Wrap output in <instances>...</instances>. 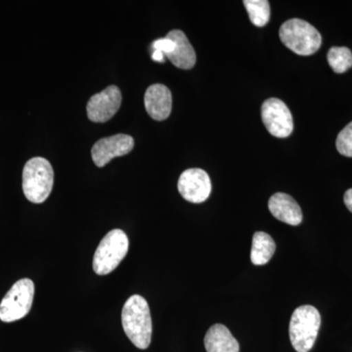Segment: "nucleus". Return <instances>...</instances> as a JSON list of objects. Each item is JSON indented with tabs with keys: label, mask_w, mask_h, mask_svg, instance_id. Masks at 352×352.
<instances>
[{
	"label": "nucleus",
	"mask_w": 352,
	"mask_h": 352,
	"mask_svg": "<svg viewBox=\"0 0 352 352\" xmlns=\"http://www.w3.org/2000/svg\"><path fill=\"white\" fill-rule=\"evenodd\" d=\"M122 323L132 344L140 349L149 347L152 340V318L149 305L143 296H131L122 307Z\"/></svg>",
	"instance_id": "1"
},
{
	"label": "nucleus",
	"mask_w": 352,
	"mask_h": 352,
	"mask_svg": "<svg viewBox=\"0 0 352 352\" xmlns=\"http://www.w3.org/2000/svg\"><path fill=\"white\" fill-rule=\"evenodd\" d=\"M54 183V170L44 157H32L23 170V191L34 204H41L50 197Z\"/></svg>",
	"instance_id": "2"
},
{
	"label": "nucleus",
	"mask_w": 352,
	"mask_h": 352,
	"mask_svg": "<svg viewBox=\"0 0 352 352\" xmlns=\"http://www.w3.org/2000/svg\"><path fill=\"white\" fill-rule=\"evenodd\" d=\"M321 326V316L312 305L296 308L289 321L292 346L298 352H308L314 347Z\"/></svg>",
	"instance_id": "3"
},
{
	"label": "nucleus",
	"mask_w": 352,
	"mask_h": 352,
	"mask_svg": "<svg viewBox=\"0 0 352 352\" xmlns=\"http://www.w3.org/2000/svg\"><path fill=\"white\" fill-rule=\"evenodd\" d=\"M279 36L289 50L300 56L314 54L321 47L320 32L305 20L286 21L280 28Z\"/></svg>",
	"instance_id": "4"
},
{
	"label": "nucleus",
	"mask_w": 352,
	"mask_h": 352,
	"mask_svg": "<svg viewBox=\"0 0 352 352\" xmlns=\"http://www.w3.org/2000/svg\"><path fill=\"white\" fill-rule=\"evenodd\" d=\"M129 241L120 229H113L101 240L94 258V270L98 275L113 272L126 258Z\"/></svg>",
	"instance_id": "5"
},
{
	"label": "nucleus",
	"mask_w": 352,
	"mask_h": 352,
	"mask_svg": "<svg viewBox=\"0 0 352 352\" xmlns=\"http://www.w3.org/2000/svg\"><path fill=\"white\" fill-rule=\"evenodd\" d=\"M34 296V284L24 278L11 287L0 303V320L11 323L29 314Z\"/></svg>",
	"instance_id": "6"
},
{
	"label": "nucleus",
	"mask_w": 352,
	"mask_h": 352,
	"mask_svg": "<svg viewBox=\"0 0 352 352\" xmlns=\"http://www.w3.org/2000/svg\"><path fill=\"white\" fill-rule=\"evenodd\" d=\"M261 118L266 129L271 135L277 138H286L294 129V120L289 108L283 101L270 98L261 106Z\"/></svg>",
	"instance_id": "7"
},
{
	"label": "nucleus",
	"mask_w": 352,
	"mask_h": 352,
	"mask_svg": "<svg viewBox=\"0 0 352 352\" xmlns=\"http://www.w3.org/2000/svg\"><path fill=\"white\" fill-rule=\"evenodd\" d=\"M178 191L190 203L200 204L207 201L212 192L210 176L201 168L183 171L178 180Z\"/></svg>",
	"instance_id": "8"
},
{
	"label": "nucleus",
	"mask_w": 352,
	"mask_h": 352,
	"mask_svg": "<svg viewBox=\"0 0 352 352\" xmlns=\"http://www.w3.org/2000/svg\"><path fill=\"white\" fill-rule=\"evenodd\" d=\"M122 99V92L116 85L94 95L87 106L88 119L94 122H108L119 111Z\"/></svg>",
	"instance_id": "9"
},
{
	"label": "nucleus",
	"mask_w": 352,
	"mask_h": 352,
	"mask_svg": "<svg viewBox=\"0 0 352 352\" xmlns=\"http://www.w3.org/2000/svg\"><path fill=\"white\" fill-rule=\"evenodd\" d=\"M134 140L126 134H116L97 141L91 150V157L98 168H103L113 157L124 156L132 151Z\"/></svg>",
	"instance_id": "10"
},
{
	"label": "nucleus",
	"mask_w": 352,
	"mask_h": 352,
	"mask_svg": "<svg viewBox=\"0 0 352 352\" xmlns=\"http://www.w3.org/2000/svg\"><path fill=\"white\" fill-rule=\"evenodd\" d=\"M145 109L152 119L164 120L170 117L173 96L166 85L157 83L147 88L144 96Z\"/></svg>",
	"instance_id": "11"
},
{
	"label": "nucleus",
	"mask_w": 352,
	"mask_h": 352,
	"mask_svg": "<svg viewBox=\"0 0 352 352\" xmlns=\"http://www.w3.org/2000/svg\"><path fill=\"white\" fill-rule=\"evenodd\" d=\"M268 208L273 217L289 226H300L302 221V212L293 197L285 193L271 196Z\"/></svg>",
	"instance_id": "12"
},
{
	"label": "nucleus",
	"mask_w": 352,
	"mask_h": 352,
	"mask_svg": "<svg viewBox=\"0 0 352 352\" xmlns=\"http://www.w3.org/2000/svg\"><path fill=\"white\" fill-rule=\"evenodd\" d=\"M166 36L170 38L175 43V50L166 57L177 68L182 69L193 68L197 61L196 52L184 32L180 30H173Z\"/></svg>",
	"instance_id": "13"
},
{
	"label": "nucleus",
	"mask_w": 352,
	"mask_h": 352,
	"mask_svg": "<svg viewBox=\"0 0 352 352\" xmlns=\"http://www.w3.org/2000/svg\"><path fill=\"white\" fill-rule=\"evenodd\" d=\"M207 352H239L240 346L228 328L222 324L212 326L205 337Z\"/></svg>",
	"instance_id": "14"
},
{
	"label": "nucleus",
	"mask_w": 352,
	"mask_h": 352,
	"mask_svg": "<svg viewBox=\"0 0 352 352\" xmlns=\"http://www.w3.org/2000/svg\"><path fill=\"white\" fill-rule=\"evenodd\" d=\"M276 251V244L270 234L265 232L254 233L252 237L251 261L254 265H264L272 258Z\"/></svg>",
	"instance_id": "15"
},
{
	"label": "nucleus",
	"mask_w": 352,
	"mask_h": 352,
	"mask_svg": "<svg viewBox=\"0 0 352 352\" xmlns=\"http://www.w3.org/2000/svg\"><path fill=\"white\" fill-rule=\"evenodd\" d=\"M243 3L252 24L261 28L270 22V6L267 0H245Z\"/></svg>",
	"instance_id": "16"
},
{
	"label": "nucleus",
	"mask_w": 352,
	"mask_h": 352,
	"mask_svg": "<svg viewBox=\"0 0 352 352\" xmlns=\"http://www.w3.org/2000/svg\"><path fill=\"white\" fill-rule=\"evenodd\" d=\"M327 59L331 68L337 74L346 73L352 67V53L347 47L333 46L329 50Z\"/></svg>",
	"instance_id": "17"
},
{
	"label": "nucleus",
	"mask_w": 352,
	"mask_h": 352,
	"mask_svg": "<svg viewBox=\"0 0 352 352\" xmlns=\"http://www.w3.org/2000/svg\"><path fill=\"white\" fill-rule=\"evenodd\" d=\"M336 146L342 156L352 157V122L340 132Z\"/></svg>",
	"instance_id": "18"
},
{
	"label": "nucleus",
	"mask_w": 352,
	"mask_h": 352,
	"mask_svg": "<svg viewBox=\"0 0 352 352\" xmlns=\"http://www.w3.org/2000/svg\"><path fill=\"white\" fill-rule=\"evenodd\" d=\"M173 50H175V43H173V41H171L170 38H168V36L157 39V41H155L152 44V51H161L164 56L173 52Z\"/></svg>",
	"instance_id": "19"
},
{
	"label": "nucleus",
	"mask_w": 352,
	"mask_h": 352,
	"mask_svg": "<svg viewBox=\"0 0 352 352\" xmlns=\"http://www.w3.org/2000/svg\"><path fill=\"white\" fill-rule=\"evenodd\" d=\"M344 205L349 208V212H352V189H349L344 193Z\"/></svg>",
	"instance_id": "20"
},
{
	"label": "nucleus",
	"mask_w": 352,
	"mask_h": 352,
	"mask_svg": "<svg viewBox=\"0 0 352 352\" xmlns=\"http://www.w3.org/2000/svg\"><path fill=\"white\" fill-rule=\"evenodd\" d=\"M153 61L159 62V63H164V55L161 51L154 50L152 52Z\"/></svg>",
	"instance_id": "21"
}]
</instances>
